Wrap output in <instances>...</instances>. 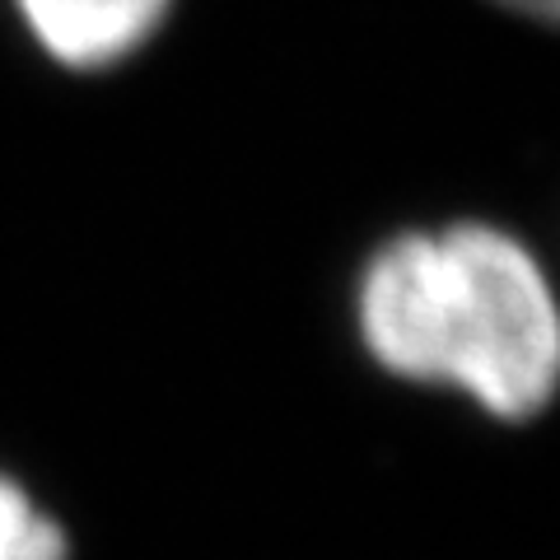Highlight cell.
I'll return each mask as SVG.
<instances>
[{
    "label": "cell",
    "mask_w": 560,
    "mask_h": 560,
    "mask_svg": "<svg viewBox=\"0 0 560 560\" xmlns=\"http://www.w3.org/2000/svg\"><path fill=\"white\" fill-rule=\"evenodd\" d=\"M518 20H533V24H547V28H560V0H495Z\"/></svg>",
    "instance_id": "4"
},
{
    "label": "cell",
    "mask_w": 560,
    "mask_h": 560,
    "mask_svg": "<svg viewBox=\"0 0 560 560\" xmlns=\"http://www.w3.org/2000/svg\"><path fill=\"white\" fill-rule=\"evenodd\" d=\"M355 318L383 370L453 383L490 416H537L560 388L556 290L495 224L467 220L383 243L360 271Z\"/></svg>",
    "instance_id": "1"
},
{
    "label": "cell",
    "mask_w": 560,
    "mask_h": 560,
    "mask_svg": "<svg viewBox=\"0 0 560 560\" xmlns=\"http://www.w3.org/2000/svg\"><path fill=\"white\" fill-rule=\"evenodd\" d=\"M0 560H70V537L38 495L0 467Z\"/></svg>",
    "instance_id": "3"
},
{
    "label": "cell",
    "mask_w": 560,
    "mask_h": 560,
    "mask_svg": "<svg viewBox=\"0 0 560 560\" xmlns=\"http://www.w3.org/2000/svg\"><path fill=\"white\" fill-rule=\"evenodd\" d=\"M178 0H10L38 57L70 75H103L140 57Z\"/></svg>",
    "instance_id": "2"
}]
</instances>
